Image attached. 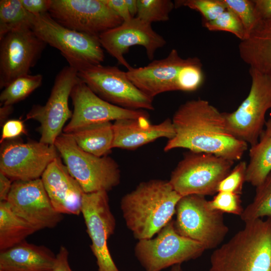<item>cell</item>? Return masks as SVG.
<instances>
[{"instance_id": "1", "label": "cell", "mask_w": 271, "mask_h": 271, "mask_svg": "<svg viewBox=\"0 0 271 271\" xmlns=\"http://www.w3.org/2000/svg\"><path fill=\"white\" fill-rule=\"evenodd\" d=\"M175 136L164 150L183 148L190 152L210 154L234 162L240 160L248 144L228 130L224 114L207 100H188L181 104L172 119Z\"/></svg>"}, {"instance_id": "2", "label": "cell", "mask_w": 271, "mask_h": 271, "mask_svg": "<svg viewBox=\"0 0 271 271\" xmlns=\"http://www.w3.org/2000/svg\"><path fill=\"white\" fill-rule=\"evenodd\" d=\"M181 197L169 181L152 179L140 183L121 200L126 226L139 240L153 237L172 220Z\"/></svg>"}, {"instance_id": "3", "label": "cell", "mask_w": 271, "mask_h": 271, "mask_svg": "<svg viewBox=\"0 0 271 271\" xmlns=\"http://www.w3.org/2000/svg\"><path fill=\"white\" fill-rule=\"evenodd\" d=\"M245 224L213 251L209 271H271V218Z\"/></svg>"}, {"instance_id": "4", "label": "cell", "mask_w": 271, "mask_h": 271, "mask_svg": "<svg viewBox=\"0 0 271 271\" xmlns=\"http://www.w3.org/2000/svg\"><path fill=\"white\" fill-rule=\"evenodd\" d=\"M31 28L47 45L56 48L69 66L79 71L101 64L104 54L99 37L67 28L48 13L34 16Z\"/></svg>"}, {"instance_id": "5", "label": "cell", "mask_w": 271, "mask_h": 271, "mask_svg": "<svg viewBox=\"0 0 271 271\" xmlns=\"http://www.w3.org/2000/svg\"><path fill=\"white\" fill-rule=\"evenodd\" d=\"M54 145L85 193L108 192L120 183L119 167L112 158L97 157L84 151L65 133L57 138Z\"/></svg>"}, {"instance_id": "6", "label": "cell", "mask_w": 271, "mask_h": 271, "mask_svg": "<svg viewBox=\"0 0 271 271\" xmlns=\"http://www.w3.org/2000/svg\"><path fill=\"white\" fill-rule=\"evenodd\" d=\"M234 162L214 155L189 151L172 171L169 183L181 196L213 195Z\"/></svg>"}, {"instance_id": "7", "label": "cell", "mask_w": 271, "mask_h": 271, "mask_svg": "<svg viewBox=\"0 0 271 271\" xmlns=\"http://www.w3.org/2000/svg\"><path fill=\"white\" fill-rule=\"evenodd\" d=\"M175 214L174 224L176 231L201 243L206 249L216 248L229 230L224 222L223 213L211 209L204 196H182Z\"/></svg>"}, {"instance_id": "8", "label": "cell", "mask_w": 271, "mask_h": 271, "mask_svg": "<svg viewBox=\"0 0 271 271\" xmlns=\"http://www.w3.org/2000/svg\"><path fill=\"white\" fill-rule=\"evenodd\" d=\"M205 250L201 243L179 234L172 220L154 238L139 240L134 253L145 271H161L195 259Z\"/></svg>"}, {"instance_id": "9", "label": "cell", "mask_w": 271, "mask_h": 271, "mask_svg": "<svg viewBox=\"0 0 271 271\" xmlns=\"http://www.w3.org/2000/svg\"><path fill=\"white\" fill-rule=\"evenodd\" d=\"M249 72L251 83L247 97L235 111L224 114L229 131L252 146L258 142L271 108V78L252 68Z\"/></svg>"}, {"instance_id": "10", "label": "cell", "mask_w": 271, "mask_h": 271, "mask_svg": "<svg viewBox=\"0 0 271 271\" xmlns=\"http://www.w3.org/2000/svg\"><path fill=\"white\" fill-rule=\"evenodd\" d=\"M77 75L96 95L108 102L129 109H154L153 98L139 89L126 72L116 66L91 65L79 71Z\"/></svg>"}, {"instance_id": "11", "label": "cell", "mask_w": 271, "mask_h": 271, "mask_svg": "<svg viewBox=\"0 0 271 271\" xmlns=\"http://www.w3.org/2000/svg\"><path fill=\"white\" fill-rule=\"evenodd\" d=\"M78 71L70 66L64 67L56 75L50 96L43 105H34L27 114V119L38 121L40 142L54 145L62 133L66 122L72 111L68 101L78 79Z\"/></svg>"}, {"instance_id": "12", "label": "cell", "mask_w": 271, "mask_h": 271, "mask_svg": "<svg viewBox=\"0 0 271 271\" xmlns=\"http://www.w3.org/2000/svg\"><path fill=\"white\" fill-rule=\"evenodd\" d=\"M48 13L67 28L98 37L123 22L103 0H52Z\"/></svg>"}, {"instance_id": "13", "label": "cell", "mask_w": 271, "mask_h": 271, "mask_svg": "<svg viewBox=\"0 0 271 271\" xmlns=\"http://www.w3.org/2000/svg\"><path fill=\"white\" fill-rule=\"evenodd\" d=\"M46 45L29 26L0 38V88H4L18 77L28 74Z\"/></svg>"}, {"instance_id": "14", "label": "cell", "mask_w": 271, "mask_h": 271, "mask_svg": "<svg viewBox=\"0 0 271 271\" xmlns=\"http://www.w3.org/2000/svg\"><path fill=\"white\" fill-rule=\"evenodd\" d=\"M91 250L96 259L98 271H119L108 249L107 241L113 234L115 218L109 205L107 192L84 193L81 206Z\"/></svg>"}, {"instance_id": "15", "label": "cell", "mask_w": 271, "mask_h": 271, "mask_svg": "<svg viewBox=\"0 0 271 271\" xmlns=\"http://www.w3.org/2000/svg\"><path fill=\"white\" fill-rule=\"evenodd\" d=\"M73 111L63 133L102 122L149 116L144 110H132L113 104L96 95L78 76L70 95Z\"/></svg>"}, {"instance_id": "16", "label": "cell", "mask_w": 271, "mask_h": 271, "mask_svg": "<svg viewBox=\"0 0 271 271\" xmlns=\"http://www.w3.org/2000/svg\"><path fill=\"white\" fill-rule=\"evenodd\" d=\"M7 202L12 211L37 231L56 227L62 219L50 201L41 178L13 181Z\"/></svg>"}, {"instance_id": "17", "label": "cell", "mask_w": 271, "mask_h": 271, "mask_svg": "<svg viewBox=\"0 0 271 271\" xmlns=\"http://www.w3.org/2000/svg\"><path fill=\"white\" fill-rule=\"evenodd\" d=\"M58 156L54 145L40 141L10 142L1 149L0 172L13 181L39 179Z\"/></svg>"}, {"instance_id": "18", "label": "cell", "mask_w": 271, "mask_h": 271, "mask_svg": "<svg viewBox=\"0 0 271 271\" xmlns=\"http://www.w3.org/2000/svg\"><path fill=\"white\" fill-rule=\"evenodd\" d=\"M99 39L102 47L127 70L131 66L124 55L130 47L136 45L144 47L148 58L152 60L156 51L166 44L164 38L153 30L151 24L137 17L123 21L120 25L101 34Z\"/></svg>"}, {"instance_id": "19", "label": "cell", "mask_w": 271, "mask_h": 271, "mask_svg": "<svg viewBox=\"0 0 271 271\" xmlns=\"http://www.w3.org/2000/svg\"><path fill=\"white\" fill-rule=\"evenodd\" d=\"M176 49H172L165 58L154 60L148 65L131 67L126 74L131 82L148 96L178 91V80L182 67L187 62Z\"/></svg>"}, {"instance_id": "20", "label": "cell", "mask_w": 271, "mask_h": 271, "mask_svg": "<svg viewBox=\"0 0 271 271\" xmlns=\"http://www.w3.org/2000/svg\"><path fill=\"white\" fill-rule=\"evenodd\" d=\"M41 180L52 206L63 214L79 215L84 192L60 157L48 166Z\"/></svg>"}, {"instance_id": "21", "label": "cell", "mask_w": 271, "mask_h": 271, "mask_svg": "<svg viewBox=\"0 0 271 271\" xmlns=\"http://www.w3.org/2000/svg\"><path fill=\"white\" fill-rule=\"evenodd\" d=\"M149 116L117 120L113 123L112 148L134 150L160 138L172 139L175 134L171 119L152 124Z\"/></svg>"}, {"instance_id": "22", "label": "cell", "mask_w": 271, "mask_h": 271, "mask_svg": "<svg viewBox=\"0 0 271 271\" xmlns=\"http://www.w3.org/2000/svg\"><path fill=\"white\" fill-rule=\"evenodd\" d=\"M56 255L44 245L26 240L0 252L4 271H52Z\"/></svg>"}, {"instance_id": "23", "label": "cell", "mask_w": 271, "mask_h": 271, "mask_svg": "<svg viewBox=\"0 0 271 271\" xmlns=\"http://www.w3.org/2000/svg\"><path fill=\"white\" fill-rule=\"evenodd\" d=\"M241 59L250 68L271 78V18L258 21L238 45Z\"/></svg>"}, {"instance_id": "24", "label": "cell", "mask_w": 271, "mask_h": 271, "mask_svg": "<svg viewBox=\"0 0 271 271\" xmlns=\"http://www.w3.org/2000/svg\"><path fill=\"white\" fill-rule=\"evenodd\" d=\"M66 134L81 150L97 157L107 156L112 149L114 135L111 122L89 125Z\"/></svg>"}, {"instance_id": "25", "label": "cell", "mask_w": 271, "mask_h": 271, "mask_svg": "<svg viewBox=\"0 0 271 271\" xmlns=\"http://www.w3.org/2000/svg\"><path fill=\"white\" fill-rule=\"evenodd\" d=\"M37 231L30 224L16 215L7 201L0 202V250L11 248Z\"/></svg>"}, {"instance_id": "26", "label": "cell", "mask_w": 271, "mask_h": 271, "mask_svg": "<svg viewBox=\"0 0 271 271\" xmlns=\"http://www.w3.org/2000/svg\"><path fill=\"white\" fill-rule=\"evenodd\" d=\"M249 155L245 181L256 187L271 173V138L264 130L258 142L251 146Z\"/></svg>"}, {"instance_id": "27", "label": "cell", "mask_w": 271, "mask_h": 271, "mask_svg": "<svg viewBox=\"0 0 271 271\" xmlns=\"http://www.w3.org/2000/svg\"><path fill=\"white\" fill-rule=\"evenodd\" d=\"M34 16L26 11L20 0H1L0 38L22 27H31Z\"/></svg>"}, {"instance_id": "28", "label": "cell", "mask_w": 271, "mask_h": 271, "mask_svg": "<svg viewBox=\"0 0 271 271\" xmlns=\"http://www.w3.org/2000/svg\"><path fill=\"white\" fill-rule=\"evenodd\" d=\"M41 74H26L18 77L4 88L0 94L1 106H13L25 99L42 83Z\"/></svg>"}, {"instance_id": "29", "label": "cell", "mask_w": 271, "mask_h": 271, "mask_svg": "<svg viewBox=\"0 0 271 271\" xmlns=\"http://www.w3.org/2000/svg\"><path fill=\"white\" fill-rule=\"evenodd\" d=\"M240 217L245 223L264 217L271 218V173L256 187L253 201L246 207Z\"/></svg>"}, {"instance_id": "30", "label": "cell", "mask_w": 271, "mask_h": 271, "mask_svg": "<svg viewBox=\"0 0 271 271\" xmlns=\"http://www.w3.org/2000/svg\"><path fill=\"white\" fill-rule=\"evenodd\" d=\"M138 12L136 17L149 24L165 22L175 7L170 0H137Z\"/></svg>"}, {"instance_id": "31", "label": "cell", "mask_w": 271, "mask_h": 271, "mask_svg": "<svg viewBox=\"0 0 271 271\" xmlns=\"http://www.w3.org/2000/svg\"><path fill=\"white\" fill-rule=\"evenodd\" d=\"M204 75L202 65L197 57L188 58L182 67L178 80V91L192 92L197 90L203 84Z\"/></svg>"}, {"instance_id": "32", "label": "cell", "mask_w": 271, "mask_h": 271, "mask_svg": "<svg viewBox=\"0 0 271 271\" xmlns=\"http://www.w3.org/2000/svg\"><path fill=\"white\" fill-rule=\"evenodd\" d=\"M203 24L204 27L209 31L229 32L240 41L247 37L246 31L239 18L227 9L215 20Z\"/></svg>"}, {"instance_id": "33", "label": "cell", "mask_w": 271, "mask_h": 271, "mask_svg": "<svg viewBox=\"0 0 271 271\" xmlns=\"http://www.w3.org/2000/svg\"><path fill=\"white\" fill-rule=\"evenodd\" d=\"M175 7H188L200 13L203 23L216 19L227 9L222 0H178L174 2Z\"/></svg>"}, {"instance_id": "34", "label": "cell", "mask_w": 271, "mask_h": 271, "mask_svg": "<svg viewBox=\"0 0 271 271\" xmlns=\"http://www.w3.org/2000/svg\"><path fill=\"white\" fill-rule=\"evenodd\" d=\"M226 9L232 11L239 18L247 37L259 21L256 15L253 1L222 0Z\"/></svg>"}, {"instance_id": "35", "label": "cell", "mask_w": 271, "mask_h": 271, "mask_svg": "<svg viewBox=\"0 0 271 271\" xmlns=\"http://www.w3.org/2000/svg\"><path fill=\"white\" fill-rule=\"evenodd\" d=\"M208 204L213 210L239 216L244 210L241 205L240 195L231 192H217L211 200L208 201Z\"/></svg>"}, {"instance_id": "36", "label": "cell", "mask_w": 271, "mask_h": 271, "mask_svg": "<svg viewBox=\"0 0 271 271\" xmlns=\"http://www.w3.org/2000/svg\"><path fill=\"white\" fill-rule=\"evenodd\" d=\"M247 164L241 161L220 182L217 192H228L241 195L245 181Z\"/></svg>"}, {"instance_id": "37", "label": "cell", "mask_w": 271, "mask_h": 271, "mask_svg": "<svg viewBox=\"0 0 271 271\" xmlns=\"http://www.w3.org/2000/svg\"><path fill=\"white\" fill-rule=\"evenodd\" d=\"M26 133L27 130L23 121L19 119L8 120L3 124L0 143L2 144L7 140L14 139Z\"/></svg>"}, {"instance_id": "38", "label": "cell", "mask_w": 271, "mask_h": 271, "mask_svg": "<svg viewBox=\"0 0 271 271\" xmlns=\"http://www.w3.org/2000/svg\"><path fill=\"white\" fill-rule=\"evenodd\" d=\"M20 1L26 11L34 16L48 13L52 4V0Z\"/></svg>"}, {"instance_id": "39", "label": "cell", "mask_w": 271, "mask_h": 271, "mask_svg": "<svg viewBox=\"0 0 271 271\" xmlns=\"http://www.w3.org/2000/svg\"><path fill=\"white\" fill-rule=\"evenodd\" d=\"M106 5L123 21L131 18L125 0H103Z\"/></svg>"}, {"instance_id": "40", "label": "cell", "mask_w": 271, "mask_h": 271, "mask_svg": "<svg viewBox=\"0 0 271 271\" xmlns=\"http://www.w3.org/2000/svg\"><path fill=\"white\" fill-rule=\"evenodd\" d=\"M69 252L64 246H61L56 255L52 271H72L68 262Z\"/></svg>"}, {"instance_id": "41", "label": "cell", "mask_w": 271, "mask_h": 271, "mask_svg": "<svg viewBox=\"0 0 271 271\" xmlns=\"http://www.w3.org/2000/svg\"><path fill=\"white\" fill-rule=\"evenodd\" d=\"M259 20L271 18V0H253Z\"/></svg>"}, {"instance_id": "42", "label": "cell", "mask_w": 271, "mask_h": 271, "mask_svg": "<svg viewBox=\"0 0 271 271\" xmlns=\"http://www.w3.org/2000/svg\"><path fill=\"white\" fill-rule=\"evenodd\" d=\"M12 180L0 172V201H7L12 186Z\"/></svg>"}, {"instance_id": "43", "label": "cell", "mask_w": 271, "mask_h": 271, "mask_svg": "<svg viewBox=\"0 0 271 271\" xmlns=\"http://www.w3.org/2000/svg\"><path fill=\"white\" fill-rule=\"evenodd\" d=\"M125 2L131 17H136L138 12L137 0H125Z\"/></svg>"}, {"instance_id": "44", "label": "cell", "mask_w": 271, "mask_h": 271, "mask_svg": "<svg viewBox=\"0 0 271 271\" xmlns=\"http://www.w3.org/2000/svg\"><path fill=\"white\" fill-rule=\"evenodd\" d=\"M13 111V106H1L0 115H1V122L4 124V122H6V119Z\"/></svg>"}, {"instance_id": "45", "label": "cell", "mask_w": 271, "mask_h": 271, "mask_svg": "<svg viewBox=\"0 0 271 271\" xmlns=\"http://www.w3.org/2000/svg\"><path fill=\"white\" fill-rule=\"evenodd\" d=\"M265 129L264 130L266 134L271 138V118L265 123Z\"/></svg>"}, {"instance_id": "46", "label": "cell", "mask_w": 271, "mask_h": 271, "mask_svg": "<svg viewBox=\"0 0 271 271\" xmlns=\"http://www.w3.org/2000/svg\"><path fill=\"white\" fill-rule=\"evenodd\" d=\"M170 271H182L181 264H176L172 266V268Z\"/></svg>"}, {"instance_id": "47", "label": "cell", "mask_w": 271, "mask_h": 271, "mask_svg": "<svg viewBox=\"0 0 271 271\" xmlns=\"http://www.w3.org/2000/svg\"><path fill=\"white\" fill-rule=\"evenodd\" d=\"M0 271H4V270H2V269H0Z\"/></svg>"}]
</instances>
